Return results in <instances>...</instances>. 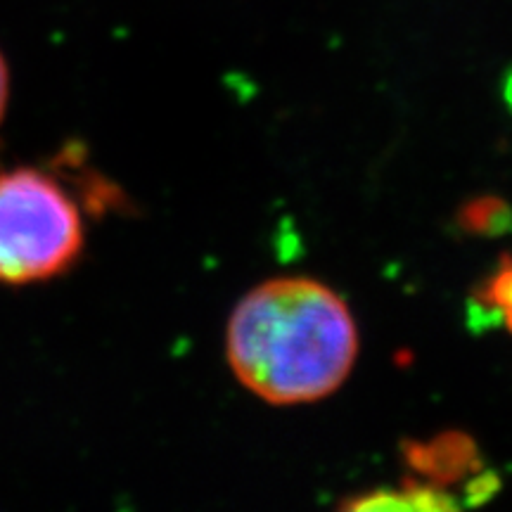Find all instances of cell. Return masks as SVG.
<instances>
[{"label":"cell","instance_id":"obj_2","mask_svg":"<svg viewBox=\"0 0 512 512\" xmlns=\"http://www.w3.org/2000/svg\"><path fill=\"white\" fill-rule=\"evenodd\" d=\"M83 252L79 204L34 166L0 174V285L46 283Z\"/></svg>","mask_w":512,"mask_h":512},{"label":"cell","instance_id":"obj_6","mask_svg":"<svg viewBox=\"0 0 512 512\" xmlns=\"http://www.w3.org/2000/svg\"><path fill=\"white\" fill-rule=\"evenodd\" d=\"M489 302L496 304L498 309L503 311L505 323L510 325L512 330V264L503 266L501 273L491 280L489 287Z\"/></svg>","mask_w":512,"mask_h":512},{"label":"cell","instance_id":"obj_1","mask_svg":"<svg viewBox=\"0 0 512 512\" xmlns=\"http://www.w3.org/2000/svg\"><path fill=\"white\" fill-rule=\"evenodd\" d=\"M356 356V320L344 299L318 280H268L230 316V368L249 392L275 406L335 394Z\"/></svg>","mask_w":512,"mask_h":512},{"label":"cell","instance_id":"obj_3","mask_svg":"<svg viewBox=\"0 0 512 512\" xmlns=\"http://www.w3.org/2000/svg\"><path fill=\"white\" fill-rule=\"evenodd\" d=\"M406 460L432 484L458 482L479 467L475 441L465 434H441L427 444H406Z\"/></svg>","mask_w":512,"mask_h":512},{"label":"cell","instance_id":"obj_5","mask_svg":"<svg viewBox=\"0 0 512 512\" xmlns=\"http://www.w3.org/2000/svg\"><path fill=\"white\" fill-rule=\"evenodd\" d=\"M460 223L472 233L482 235H498L510 228L512 211L505 202L494 200V197H482V200L470 202L460 211Z\"/></svg>","mask_w":512,"mask_h":512},{"label":"cell","instance_id":"obj_7","mask_svg":"<svg viewBox=\"0 0 512 512\" xmlns=\"http://www.w3.org/2000/svg\"><path fill=\"white\" fill-rule=\"evenodd\" d=\"M10 102V67L5 55L0 53V121L5 117V110H8Z\"/></svg>","mask_w":512,"mask_h":512},{"label":"cell","instance_id":"obj_4","mask_svg":"<svg viewBox=\"0 0 512 512\" xmlns=\"http://www.w3.org/2000/svg\"><path fill=\"white\" fill-rule=\"evenodd\" d=\"M456 501L437 484L406 482L399 491H373L342 503L344 510H453Z\"/></svg>","mask_w":512,"mask_h":512}]
</instances>
